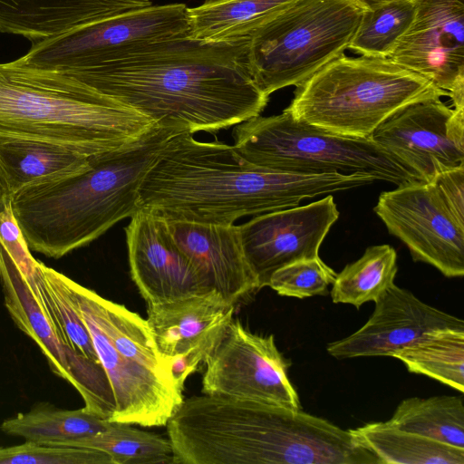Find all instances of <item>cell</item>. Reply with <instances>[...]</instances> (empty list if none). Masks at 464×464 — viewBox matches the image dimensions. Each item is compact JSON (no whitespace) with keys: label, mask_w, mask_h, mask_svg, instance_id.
Here are the masks:
<instances>
[{"label":"cell","mask_w":464,"mask_h":464,"mask_svg":"<svg viewBox=\"0 0 464 464\" xmlns=\"http://www.w3.org/2000/svg\"><path fill=\"white\" fill-rule=\"evenodd\" d=\"M65 446L102 450L111 458L113 464H174L169 438L123 422L110 421L102 432Z\"/></svg>","instance_id":"obj_28"},{"label":"cell","mask_w":464,"mask_h":464,"mask_svg":"<svg viewBox=\"0 0 464 464\" xmlns=\"http://www.w3.org/2000/svg\"><path fill=\"white\" fill-rule=\"evenodd\" d=\"M415 14L388 56L449 92L464 109V0H411Z\"/></svg>","instance_id":"obj_14"},{"label":"cell","mask_w":464,"mask_h":464,"mask_svg":"<svg viewBox=\"0 0 464 464\" xmlns=\"http://www.w3.org/2000/svg\"><path fill=\"white\" fill-rule=\"evenodd\" d=\"M373 210L413 261L429 264L446 277L464 276V224L434 182L416 180L383 191Z\"/></svg>","instance_id":"obj_12"},{"label":"cell","mask_w":464,"mask_h":464,"mask_svg":"<svg viewBox=\"0 0 464 464\" xmlns=\"http://www.w3.org/2000/svg\"><path fill=\"white\" fill-rule=\"evenodd\" d=\"M68 285L113 392L115 411L110 421L166 426L184 399L183 391L147 320L69 277Z\"/></svg>","instance_id":"obj_5"},{"label":"cell","mask_w":464,"mask_h":464,"mask_svg":"<svg viewBox=\"0 0 464 464\" xmlns=\"http://www.w3.org/2000/svg\"><path fill=\"white\" fill-rule=\"evenodd\" d=\"M371 138L416 173L432 182L464 165V109L440 99L411 103L382 123Z\"/></svg>","instance_id":"obj_13"},{"label":"cell","mask_w":464,"mask_h":464,"mask_svg":"<svg viewBox=\"0 0 464 464\" xmlns=\"http://www.w3.org/2000/svg\"><path fill=\"white\" fill-rule=\"evenodd\" d=\"M151 120L55 70L0 63V140L54 145L87 158L126 147Z\"/></svg>","instance_id":"obj_4"},{"label":"cell","mask_w":464,"mask_h":464,"mask_svg":"<svg viewBox=\"0 0 464 464\" xmlns=\"http://www.w3.org/2000/svg\"><path fill=\"white\" fill-rule=\"evenodd\" d=\"M294 0H204L188 7L189 37L207 42L248 38Z\"/></svg>","instance_id":"obj_22"},{"label":"cell","mask_w":464,"mask_h":464,"mask_svg":"<svg viewBox=\"0 0 464 464\" xmlns=\"http://www.w3.org/2000/svg\"><path fill=\"white\" fill-rule=\"evenodd\" d=\"M10 202V193L5 181L0 172V208H3Z\"/></svg>","instance_id":"obj_34"},{"label":"cell","mask_w":464,"mask_h":464,"mask_svg":"<svg viewBox=\"0 0 464 464\" xmlns=\"http://www.w3.org/2000/svg\"><path fill=\"white\" fill-rule=\"evenodd\" d=\"M350 431L381 464H464V449L402 430L386 421Z\"/></svg>","instance_id":"obj_23"},{"label":"cell","mask_w":464,"mask_h":464,"mask_svg":"<svg viewBox=\"0 0 464 464\" xmlns=\"http://www.w3.org/2000/svg\"><path fill=\"white\" fill-rule=\"evenodd\" d=\"M148 306L146 320L157 348L183 391L188 375L204 362L233 319L236 306L214 291Z\"/></svg>","instance_id":"obj_16"},{"label":"cell","mask_w":464,"mask_h":464,"mask_svg":"<svg viewBox=\"0 0 464 464\" xmlns=\"http://www.w3.org/2000/svg\"><path fill=\"white\" fill-rule=\"evenodd\" d=\"M248 40L177 37L68 76L159 127L214 133L260 115L268 102L250 72Z\"/></svg>","instance_id":"obj_1"},{"label":"cell","mask_w":464,"mask_h":464,"mask_svg":"<svg viewBox=\"0 0 464 464\" xmlns=\"http://www.w3.org/2000/svg\"><path fill=\"white\" fill-rule=\"evenodd\" d=\"M364 9H371L392 0H355Z\"/></svg>","instance_id":"obj_35"},{"label":"cell","mask_w":464,"mask_h":464,"mask_svg":"<svg viewBox=\"0 0 464 464\" xmlns=\"http://www.w3.org/2000/svg\"><path fill=\"white\" fill-rule=\"evenodd\" d=\"M41 287L71 344L98 362L91 335L68 285V277L41 262Z\"/></svg>","instance_id":"obj_30"},{"label":"cell","mask_w":464,"mask_h":464,"mask_svg":"<svg viewBox=\"0 0 464 464\" xmlns=\"http://www.w3.org/2000/svg\"><path fill=\"white\" fill-rule=\"evenodd\" d=\"M167 222L174 240L196 268L206 291L217 292L237 306L260 290L245 257L238 226Z\"/></svg>","instance_id":"obj_19"},{"label":"cell","mask_w":464,"mask_h":464,"mask_svg":"<svg viewBox=\"0 0 464 464\" xmlns=\"http://www.w3.org/2000/svg\"><path fill=\"white\" fill-rule=\"evenodd\" d=\"M151 5L150 0H0V33L20 35L36 44Z\"/></svg>","instance_id":"obj_20"},{"label":"cell","mask_w":464,"mask_h":464,"mask_svg":"<svg viewBox=\"0 0 464 464\" xmlns=\"http://www.w3.org/2000/svg\"><path fill=\"white\" fill-rule=\"evenodd\" d=\"M374 304L372 315L360 329L327 344L330 355L337 359L392 356L429 332L464 327L462 319L422 302L394 283Z\"/></svg>","instance_id":"obj_18"},{"label":"cell","mask_w":464,"mask_h":464,"mask_svg":"<svg viewBox=\"0 0 464 464\" xmlns=\"http://www.w3.org/2000/svg\"><path fill=\"white\" fill-rule=\"evenodd\" d=\"M90 158L51 144L0 140V172L11 196L21 188L85 170Z\"/></svg>","instance_id":"obj_21"},{"label":"cell","mask_w":464,"mask_h":464,"mask_svg":"<svg viewBox=\"0 0 464 464\" xmlns=\"http://www.w3.org/2000/svg\"><path fill=\"white\" fill-rule=\"evenodd\" d=\"M432 182L453 215L464 224V165L439 174Z\"/></svg>","instance_id":"obj_33"},{"label":"cell","mask_w":464,"mask_h":464,"mask_svg":"<svg viewBox=\"0 0 464 464\" xmlns=\"http://www.w3.org/2000/svg\"><path fill=\"white\" fill-rule=\"evenodd\" d=\"M408 371L423 374L464 392V327H444L429 332L394 352Z\"/></svg>","instance_id":"obj_25"},{"label":"cell","mask_w":464,"mask_h":464,"mask_svg":"<svg viewBox=\"0 0 464 464\" xmlns=\"http://www.w3.org/2000/svg\"><path fill=\"white\" fill-rule=\"evenodd\" d=\"M364 8L355 0H294L248 38L252 77L269 96L343 54Z\"/></svg>","instance_id":"obj_8"},{"label":"cell","mask_w":464,"mask_h":464,"mask_svg":"<svg viewBox=\"0 0 464 464\" xmlns=\"http://www.w3.org/2000/svg\"><path fill=\"white\" fill-rule=\"evenodd\" d=\"M364 174H301L255 166L235 148L173 136L145 175L139 209L167 220L234 224L246 216L297 207L301 201L371 185Z\"/></svg>","instance_id":"obj_2"},{"label":"cell","mask_w":464,"mask_h":464,"mask_svg":"<svg viewBox=\"0 0 464 464\" xmlns=\"http://www.w3.org/2000/svg\"><path fill=\"white\" fill-rule=\"evenodd\" d=\"M339 211L331 194L304 206L255 216L238 226L245 257L258 283L267 286L277 269L319 256Z\"/></svg>","instance_id":"obj_15"},{"label":"cell","mask_w":464,"mask_h":464,"mask_svg":"<svg viewBox=\"0 0 464 464\" xmlns=\"http://www.w3.org/2000/svg\"><path fill=\"white\" fill-rule=\"evenodd\" d=\"M187 8L182 3L151 5L104 18L32 44L18 60L72 75L149 44L189 35Z\"/></svg>","instance_id":"obj_9"},{"label":"cell","mask_w":464,"mask_h":464,"mask_svg":"<svg viewBox=\"0 0 464 464\" xmlns=\"http://www.w3.org/2000/svg\"><path fill=\"white\" fill-rule=\"evenodd\" d=\"M386 422L402 430L464 449L462 396L404 399Z\"/></svg>","instance_id":"obj_26"},{"label":"cell","mask_w":464,"mask_h":464,"mask_svg":"<svg viewBox=\"0 0 464 464\" xmlns=\"http://www.w3.org/2000/svg\"><path fill=\"white\" fill-rule=\"evenodd\" d=\"M110 420L84 407L63 410L50 403H39L29 411L4 420L0 430L7 435L43 445L65 446L78 439L105 430Z\"/></svg>","instance_id":"obj_24"},{"label":"cell","mask_w":464,"mask_h":464,"mask_svg":"<svg viewBox=\"0 0 464 464\" xmlns=\"http://www.w3.org/2000/svg\"><path fill=\"white\" fill-rule=\"evenodd\" d=\"M234 126L235 150L263 169L301 174H364L396 186L422 180L371 137L332 133L295 120L285 111L268 117L254 116Z\"/></svg>","instance_id":"obj_7"},{"label":"cell","mask_w":464,"mask_h":464,"mask_svg":"<svg viewBox=\"0 0 464 464\" xmlns=\"http://www.w3.org/2000/svg\"><path fill=\"white\" fill-rule=\"evenodd\" d=\"M397 254L389 245L372 246L356 261L336 275L330 292L334 304L359 308L375 301L394 282Z\"/></svg>","instance_id":"obj_27"},{"label":"cell","mask_w":464,"mask_h":464,"mask_svg":"<svg viewBox=\"0 0 464 464\" xmlns=\"http://www.w3.org/2000/svg\"><path fill=\"white\" fill-rule=\"evenodd\" d=\"M284 110L295 120L338 135L369 138L392 115L425 100L450 96L388 58L342 54L295 86Z\"/></svg>","instance_id":"obj_6"},{"label":"cell","mask_w":464,"mask_h":464,"mask_svg":"<svg viewBox=\"0 0 464 464\" xmlns=\"http://www.w3.org/2000/svg\"><path fill=\"white\" fill-rule=\"evenodd\" d=\"M336 275L320 256H316L297 260L277 269L270 276L267 286L280 295L299 299L326 295Z\"/></svg>","instance_id":"obj_31"},{"label":"cell","mask_w":464,"mask_h":464,"mask_svg":"<svg viewBox=\"0 0 464 464\" xmlns=\"http://www.w3.org/2000/svg\"><path fill=\"white\" fill-rule=\"evenodd\" d=\"M179 133L155 125L131 144L90 158L80 173L14 193L11 208L28 248L61 258L131 218L145 175Z\"/></svg>","instance_id":"obj_3"},{"label":"cell","mask_w":464,"mask_h":464,"mask_svg":"<svg viewBox=\"0 0 464 464\" xmlns=\"http://www.w3.org/2000/svg\"><path fill=\"white\" fill-rule=\"evenodd\" d=\"M125 231L130 276L148 305L208 292L165 218L139 209Z\"/></svg>","instance_id":"obj_17"},{"label":"cell","mask_w":464,"mask_h":464,"mask_svg":"<svg viewBox=\"0 0 464 464\" xmlns=\"http://www.w3.org/2000/svg\"><path fill=\"white\" fill-rule=\"evenodd\" d=\"M414 14L411 0H392L364 9L348 49L362 56L388 58L411 26Z\"/></svg>","instance_id":"obj_29"},{"label":"cell","mask_w":464,"mask_h":464,"mask_svg":"<svg viewBox=\"0 0 464 464\" xmlns=\"http://www.w3.org/2000/svg\"><path fill=\"white\" fill-rule=\"evenodd\" d=\"M0 464H113L105 452L95 449L52 446L24 441L0 448Z\"/></svg>","instance_id":"obj_32"},{"label":"cell","mask_w":464,"mask_h":464,"mask_svg":"<svg viewBox=\"0 0 464 464\" xmlns=\"http://www.w3.org/2000/svg\"><path fill=\"white\" fill-rule=\"evenodd\" d=\"M0 282L9 315L39 346L51 371L77 390L86 410L110 420L115 411V400L102 366L71 344L41 284V291L34 293L1 241Z\"/></svg>","instance_id":"obj_10"},{"label":"cell","mask_w":464,"mask_h":464,"mask_svg":"<svg viewBox=\"0 0 464 464\" xmlns=\"http://www.w3.org/2000/svg\"><path fill=\"white\" fill-rule=\"evenodd\" d=\"M204 362L202 393L301 409L287 374L291 362L273 334H254L233 318Z\"/></svg>","instance_id":"obj_11"}]
</instances>
